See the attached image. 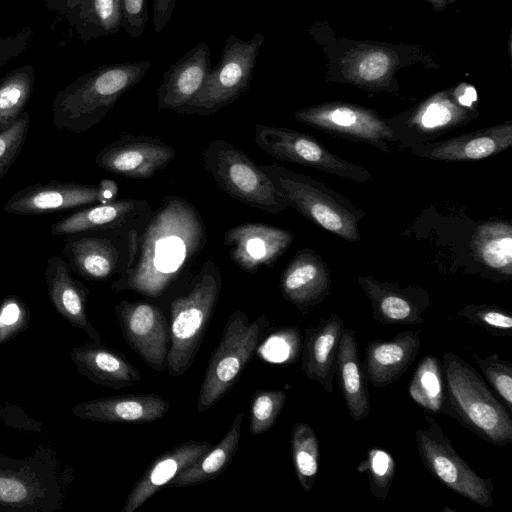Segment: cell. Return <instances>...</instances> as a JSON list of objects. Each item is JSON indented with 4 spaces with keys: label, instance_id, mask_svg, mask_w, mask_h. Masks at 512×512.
Returning a JSON list of instances; mask_svg holds the SVG:
<instances>
[{
    "label": "cell",
    "instance_id": "5b68a950",
    "mask_svg": "<svg viewBox=\"0 0 512 512\" xmlns=\"http://www.w3.org/2000/svg\"><path fill=\"white\" fill-rule=\"evenodd\" d=\"M60 462L52 449L38 446L18 459L0 454V512H55L64 504Z\"/></svg>",
    "mask_w": 512,
    "mask_h": 512
},
{
    "label": "cell",
    "instance_id": "7dc6e473",
    "mask_svg": "<svg viewBox=\"0 0 512 512\" xmlns=\"http://www.w3.org/2000/svg\"><path fill=\"white\" fill-rule=\"evenodd\" d=\"M177 0H153V28L160 33L170 21Z\"/></svg>",
    "mask_w": 512,
    "mask_h": 512
},
{
    "label": "cell",
    "instance_id": "9a60e30c",
    "mask_svg": "<svg viewBox=\"0 0 512 512\" xmlns=\"http://www.w3.org/2000/svg\"><path fill=\"white\" fill-rule=\"evenodd\" d=\"M295 120L326 134L352 142L365 143L389 153L387 142H395L391 129L376 113L345 104L299 110Z\"/></svg>",
    "mask_w": 512,
    "mask_h": 512
},
{
    "label": "cell",
    "instance_id": "f6af8a7d",
    "mask_svg": "<svg viewBox=\"0 0 512 512\" xmlns=\"http://www.w3.org/2000/svg\"><path fill=\"white\" fill-rule=\"evenodd\" d=\"M388 57L382 52L367 55L359 64L358 73L362 80L375 81L387 72Z\"/></svg>",
    "mask_w": 512,
    "mask_h": 512
},
{
    "label": "cell",
    "instance_id": "8fae6325",
    "mask_svg": "<svg viewBox=\"0 0 512 512\" xmlns=\"http://www.w3.org/2000/svg\"><path fill=\"white\" fill-rule=\"evenodd\" d=\"M255 142L270 156L318 169L358 183L373 179L370 171L333 154L312 135L285 127L255 125Z\"/></svg>",
    "mask_w": 512,
    "mask_h": 512
},
{
    "label": "cell",
    "instance_id": "7a4b0ae2",
    "mask_svg": "<svg viewBox=\"0 0 512 512\" xmlns=\"http://www.w3.org/2000/svg\"><path fill=\"white\" fill-rule=\"evenodd\" d=\"M151 64L148 60L108 64L79 77L55 95L54 126L83 133L97 125L141 81Z\"/></svg>",
    "mask_w": 512,
    "mask_h": 512
},
{
    "label": "cell",
    "instance_id": "52a82bcc",
    "mask_svg": "<svg viewBox=\"0 0 512 512\" xmlns=\"http://www.w3.org/2000/svg\"><path fill=\"white\" fill-rule=\"evenodd\" d=\"M268 325L265 315L252 321L240 310L229 315L207 364L196 403L198 412H206L237 383Z\"/></svg>",
    "mask_w": 512,
    "mask_h": 512
},
{
    "label": "cell",
    "instance_id": "b9f144b4",
    "mask_svg": "<svg viewBox=\"0 0 512 512\" xmlns=\"http://www.w3.org/2000/svg\"><path fill=\"white\" fill-rule=\"evenodd\" d=\"M30 115L23 112L7 129L0 130V181L18 158L28 134Z\"/></svg>",
    "mask_w": 512,
    "mask_h": 512
},
{
    "label": "cell",
    "instance_id": "1f68e13d",
    "mask_svg": "<svg viewBox=\"0 0 512 512\" xmlns=\"http://www.w3.org/2000/svg\"><path fill=\"white\" fill-rule=\"evenodd\" d=\"M475 258L497 274L512 276V226L503 220L482 222L471 241Z\"/></svg>",
    "mask_w": 512,
    "mask_h": 512
},
{
    "label": "cell",
    "instance_id": "30bf717a",
    "mask_svg": "<svg viewBox=\"0 0 512 512\" xmlns=\"http://www.w3.org/2000/svg\"><path fill=\"white\" fill-rule=\"evenodd\" d=\"M428 427L417 429L415 439L423 466L454 493L489 508L493 504L494 484L479 476L454 449L439 424L426 416Z\"/></svg>",
    "mask_w": 512,
    "mask_h": 512
},
{
    "label": "cell",
    "instance_id": "f546056e",
    "mask_svg": "<svg viewBox=\"0 0 512 512\" xmlns=\"http://www.w3.org/2000/svg\"><path fill=\"white\" fill-rule=\"evenodd\" d=\"M144 201L133 199L92 205L73 212L53 223L50 233L54 237L88 231H109L120 227Z\"/></svg>",
    "mask_w": 512,
    "mask_h": 512
},
{
    "label": "cell",
    "instance_id": "2e32d148",
    "mask_svg": "<svg viewBox=\"0 0 512 512\" xmlns=\"http://www.w3.org/2000/svg\"><path fill=\"white\" fill-rule=\"evenodd\" d=\"M175 149L151 136L122 135L104 147L95 157L103 170L130 179H149L166 167Z\"/></svg>",
    "mask_w": 512,
    "mask_h": 512
},
{
    "label": "cell",
    "instance_id": "f35d334b",
    "mask_svg": "<svg viewBox=\"0 0 512 512\" xmlns=\"http://www.w3.org/2000/svg\"><path fill=\"white\" fill-rule=\"evenodd\" d=\"M468 322L479 325L493 336L512 337V316L509 310L488 304H468L456 312Z\"/></svg>",
    "mask_w": 512,
    "mask_h": 512
},
{
    "label": "cell",
    "instance_id": "e575fe53",
    "mask_svg": "<svg viewBox=\"0 0 512 512\" xmlns=\"http://www.w3.org/2000/svg\"><path fill=\"white\" fill-rule=\"evenodd\" d=\"M291 455L297 479L306 492L312 490L319 469V442L307 423H296L291 431Z\"/></svg>",
    "mask_w": 512,
    "mask_h": 512
},
{
    "label": "cell",
    "instance_id": "7402d4cb",
    "mask_svg": "<svg viewBox=\"0 0 512 512\" xmlns=\"http://www.w3.org/2000/svg\"><path fill=\"white\" fill-rule=\"evenodd\" d=\"M44 276L49 299L56 311L70 325L83 330L93 342L102 343L100 333L87 315L89 290L72 276L67 261L57 255L49 257Z\"/></svg>",
    "mask_w": 512,
    "mask_h": 512
},
{
    "label": "cell",
    "instance_id": "4fadbf2b",
    "mask_svg": "<svg viewBox=\"0 0 512 512\" xmlns=\"http://www.w3.org/2000/svg\"><path fill=\"white\" fill-rule=\"evenodd\" d=\"M118 185L103 179L98 185L75 181L51 180L24 187L4 204V210L14 215H41L116 200Z\"/></svg>",
    "mask_w": 512,
    "mask_h": 512
},
{
    "label": "cell",
    "instance_id": "4316f807",
    "mask_svg": "<svg viewBox=\"0 0 512 512\" xmlns=\"http://www.w3.org/2000/svg\"><path fill=\"white\" fill-rule=\"evenodd\" d=\"M104 232L88 231L64 237L62 254L71 270L85 279L104 281L117 271L120 252Z\"/></svg>",
    "mask_w": 512,
    "mask_h": 512
},
{
    "label": "cell",
    "instance_id": "9c48e42d",
    "mask_svg": "<svg viewBox=\"0 0 512 512\" xmlns=\"http://www.w3.org/2000/svg\"><path fill=\"white\" fill-rule=\"evenodd\" d=\"M203 162L219 188L234 199L272 214L288 208L268 175L231 143L211 140L203 152Z\"/></svg>",
    "mask_w": 512,
    "mask_h": 512
},
{
    "label": "cell",
    "instance_id": "3957f363",
    "mask_svg": "<svg viewBox=\"0 0 512 512\" xmlns=\"http://www.w3.org/2000/svg\"><path fill=\"white\" fill-rule=\"evenodd\" d=\"M441 363L449 416L492 445L511 443L510 414L480 375L454 352H445Z\"/></svg>",
    "mask_w": 512,
    "mask_h": 512
},
{
    "label": "cell",
    "instance_id": "74e56055",
    "mask_svg": "<svg viewBox=\"0 0 512 512\" xmlns=\"http://www.w3.org/2000/svg\"><path fill=\"white\" fill-rule=\"evenodd\" d=\"M358 470L367 472L372 495L385 500L395 474L393 456L384 449L373 447L367 451V457L360 463Z\"/></svg>",
    "mask_w": 512,
    "mask_h": 512
},
{
    "label": "cell",
    "instance_id": "836d02e7",
    "mask_svg": "<svg viewBox=\"0 0 512 512\" xmlns=\"http://www.w3.org/2000/svg\"><path fill=\"white\" fill-rule=\"evenodd\" d=\"M31 65L13 70L0 80V130L10 127L23 113L34 88Z\"/></svg>",
    "mask_w": 512,
    "mask_h": 512
},
{
    "label": "cell",
    "instance_id": "4dcf8cb0",
    "mask_svg": "<svg viewBox=\"0 0 512 512\" xmlns=\"http://www.w3.org/2000/svg\"><path fill=\"white\" fill-rule=\"evenodd\" d=\"M244 413H237L224 437L167 486L184 488L199 485L220 475L231 463L239 445Z\"/></svg>",
    "mask_w": 512,
    "mask_h": 512
},
{
    "label": "cell",
    "instance_id": "6da1fadb",
    "mask_svg": "<svg viewBox=\"0 0 512 512\" xmlns=\"http://www.w3.org/2000/svg\"><path fill=\"white\" fill-rule=\"evenodd\" d=\"M206 241L198 210L181 197H165L140 234L130 231L127 261L111 289L161 296L196 259Z\"/></svg>",
    "mask_w": 512,
    "mask_h": 512
},
{
    "label": "cell",
    "instance_id": "83f0119b",
    "mask_svg": "<svg viewBox=\"0 0 512 512\" xmlns=\"http://www.w3.org/2000/svg\"><path fill=\"white\" fill-rule=\"evenodd\" d=\"M343 329V319L337 314H331L317 326L304 330L302 370L309 380L320 383L327 393L333 391L335 360Z\"/></svg>",
    "mask_w": 512,
    "mask_h": 512
},
{
    "label": "cell",
    "instance_id": "603a6c76",
    "mask_svg": "<svg viewBox=\"0 0 512 512\" xmlns=\"http://www.w3.org/2000/svg\"><path fill=\"white\" fill-rule=\"evenodd\" d=\"M420 347V331L411 330L402 331L390 340L367 343L361 362L366 380L376 387L396 382L414 362Z\"/></svg>",
    "mask_w": 512,
    "mask_h": 512
},
{
    "label": "cell",
    "instance_id": "d6a6232c",
    "mask_svg": "<svg viewBox=\"0 0 512 512\" xmlns=\"http://www.w3.org/2000/svg\"><path fill=\"white\" fill-rule=\"evenodd\" d=\"M442 363L432 355L421 359L413 373L408 393L423 409L430 413L449 416Z\"/></svg>",
    "mask_w": 512,
    "mask_h": 512
},
{
    "label": "cell",
    "instance_id": "60d3db41",
    "mask_svg": "<svg viewBox=\"0 0 512 512\" xmlns=\"http://www.w3.org/2000/svg\"><path fill=\"white\" fill-rule=\"evenodd\" d=\"M477 366L495 392L502 398L506 408L512 411V365L498 354L487 357L473 354Z\"/></svg>",
    "mask_w": 512,
    "mask_h": 512
},
{
    "label": "cell",
    "instance_id": "cb8c5ba5",
    "mask_svg": "<svg viewBox=\"0 0 512 512\" xmlns=\"http://www.w3.org/2000/svg\"><path fill=\"white\" fill-rule=\"evenodd\" d=\"M78 373L96 385L114 390L142 382V373L120 351L102 343L86 342L70 352Z\"/></svg>",
    "mask_w": 512,
    "mask_h": 512
},
{
    "label": "cell",
    "instance_id": "d6986e66",
    "mask_svg": "<svg viewBox=\"0 0 512 512\" xmlns=\"http://www.w3.org/2000/svg\"><path fill=\"white\" fill-rule=\"evenodd\" d=\"M512 145V122L482 128L440 141L418 144L414 155L436 161L467 162L499 154Z\"/></svg>",
    "mask_w": 512,
    "mask_h": 512
},
{
    "label": "cell",
    "instance_id": "7bdbcfd3",
    "mask_svg": "<svg viewBox=\"0 0 512 512\" xmlns=\"http://www.w3.org/2000/svg\"><path fill=\"white\" fill-rule=\"evenodd\" d=\"M122 28L133 39L143 34L148 22L147 0H121Z\"/></svg>",
    "mask_w": 512,
    "mask_h": 512
},
{
    "label": "cell",
    "instance_id": "ffe728a7",
    "mask_svg": "<svg viewBox=\"0 0 512 512\" xmlns=\"http://www.w3.org/2000/svg\"><path fill=\"white\" fill-rule=\"evenodd\" d=\"M283 298L301 313L325 300L331 290V272L316 251L302 249L288 262L280 277Z\"/></svg>",
    "mask_w": 512,
    "mask_h": 512
},
{
    "label": "cell",
    "instance_id": "ba28073f",
    "mask_svg": "<svg viewBox=\"0 0 512 512\" xmlns=\"http://www.w3.org/2000/svg\"><path fill=\"white\" fill-rule=\"evenodd\" d=\"M264 43L265 37L261 32L249 40L230 35L225 40L220 60L209 70L200 90L176 112L209 116L238 100L250 88L256 61Z\"/></svg>",
    "mask_w": 512,
    "mask_h": 512
},
{
    "label": "cell",
    "instance_id": "7c38bea8",
    "mask_svg": "<svg viewBox=\"0 0 512 512\" xmlns=\"http://www.w3.org/2000/svg\"><path fill=\"white\" fill-rule=\"evenodd\" d=\"M477 99L475 88L466 86L455 101L433 99L406 116L384 119V122L391 129L396 143L412 148L473 120L477 115L474 108Z\"/></svg>",
    "mask_w": 512,
    "mask_h": 512
},
{
    "label": "cell",
    "instance_id": "f1b7e54d",
    "mask_svg": "<svg viewBox=\"0 0 512 512\" xmlns=\"http://www.w3.org/2000/svg\"><path fill=\"white\" fill-rule=\"evenodd\" d=\"M335 373L352 419L359 422L368 417L371 408L369 390L352 329H343L336 354Z\"/></svg>",
    "mask_w": 512,
    "mask_h": 512
},
{
    "label": "cell",
    "instance_id": "5bb4252c",
    "mask_svg": "<svg viewBox=\"0 0 512 512\" xmlns=\"http://www.w3.org/2000/svg\"><path fill=\"white\" fill-rule=\"evenodd\" d=\"M115 314L127 345L154 371L167 370L170 330L161 309L149 302L122 300Z\"/></svg>",
    "mask_w": 512,
    "mask_h": 512
},
{
    "label": "cell",
    "instance_id": "8992f818",
    "mask_svg": "<svg viewBox=\"0 0 512 512\" xmlns=\"http://www.w3.org/2000/svg\"><path fill=\"white\" fill-rule=\"evenodd\" d=\"M222 278L214 261L202 266L191 289L170 306V347L167 371L182 376L194 362L220 297Z\"/></svg>",
    "mask_w": 512,
    "mask_h": 512
},
{
    "label": "cell",
    "instance_id": "e0dca14e",
    "mask_svg": "<svg viewBox=\"0 0 512 512\" xmlns=\"http://www.w3.org/2000/svg\"><path fill=\"white\" fill-rule=\"evenodd\" d=\"M293 241L294 234L289 230L262 223L240 224L224 235L230 258L250 274L272 267Z\"/></svg>",
    "mask_w": 512,
    "mask_h": 512
},
{
    "label": "cell",
    "instance_id": "d590c367",
    "mask_svg": "<svg viewBox=\"0 0 512 512\" xmlns=\"http://www.w3.org/2000/svg\"><path fill=\"white\" fill-rule=\"evenodd\" d=\"M302 341V334L297 327H281L259 343L256 352L266 362L290 364L299 358Z\"/></svg>",
    "mask_w": 512,
    "mask_h": 512
},
{
    "label": "cell",
    "instance_id": "484cf974",
    "mask_svg": "<svg viewBox=\"0 0 512 512\" xmlns=\"http://www.w3.org/2000/svg\"><path fill=\"white\" fill-rule=\"evenodd\" d=\"M210 55L200 42L170 66L156 91L158 110L177 111L194 97L211 69Z\"/></svg>",
    "mask_w": 512,
    "mask_h": 512
},
{
    "label": "cell",
    "instance_id": "ab89813d",
    "mask_svg": "<svg viewBox=\"0 0 512 512\" xmlns=\"http://www.w3.org/2000/svg\"><path fill=\"white\" fill-rule=\"evenodd\" d=\"M84 19L90 35H111L122 28L121 0H86Z\"/></svg>",
    "mask_w": 512,
    "mask_h": 512
},
{
    "label": "cell",
    "instance_id": "d4e9b609",
    "mask_svg": "<svg viewBox=\"0 0 512 512\" xmlns=\"http://www.w3.org/2000/svg\"><path fill=\"white\" fill-rule=\"evenodd\" d=\"M211 447L205 440H189L155 458L132 487L121 512H134Z\"/></svg>",
    "mask_w": 512,
    "mask_h": 512
},
{
    "label": "cell",
    "instance_id": "ee69618b",
    "mask_svg": "<svg viewBox=\"0 0 512 512\" xmlns=\"http://www.w3.org/2000/svg\"><path fill=\"white\" fill-rule=\"evenodd\" d=\"M31 35V28L26 27L17 33L0 39V68L26 49Z\"/></svg>",
    "mask_w": 512,
    "mask_h": 512
},
{
    "label": "cell",
    "instance_id": "bcb514c9",
    "mask_svg": "<svg viewBox=\"0 0 512 512\" xmlns=\"http://www.w3.org/2000/svg\"><path fill=\"white\" fill-rule=\"evenodd\" d=\"M25 304L17 297L6 298L0 307V330H10L15 324H23L25 318Z\"/></svg>",
    "mask_w": 512,
    "mask_h": 512
},
{
    "label": "cell",
    "instance_id": "44dd1931",
    "mask_svg": "<svg viewBox=\"0 0 512 512\" xmlns=\"http://www.w3.org/2000/svg\"><path fill=\"white\" fill-rule=\"evenodd\" d=\"M170 403L154 393L99 397L74 405L78 418L102 423L144 424L162 419Z\"/></svg>",
    "mask_w": 512,
    "mask_h": 512
},
{
    "label": "cell",
    "instance_id": "8d00e7d4",
    "mask_svg": "<svg viewBox=\"0 0 512 512\" xmlns=\"http://www.w3.org/2000/svg\"><path fill=\"white\" fill-rule=\"evenodd\" d=\"M286 401L284 390L259 389L250 404L249 429L253 436L268 431L276 422Z\"/></svg>",
    "mask_w": 512,
    "mask_h": 512
},
{
    "label": "cell",
    "instance_id": "ac0fdd59",
    "mask_svg": "<svg viewBox=\"0 0 512 512\" xmlns=\"http://www.w3.org/2000/svg\"><path fill=\"white\" fill-rule=\"evenodd\" d=\"M358 283L371 303L373 319L385 325H415L425 322L431 305L427 290L416 285L402 287L373 276H359Z\"/></svg>",
    "mask_w": 512,
    "mask_h": 512
},
{
    "label": "cell",
    "instance_id": "277c9868",
    "mask_svg": "<svg viewBox=\"0 0 512 512\" xmlns=\"http://www.w3.org/2000/svg\"><path fill=\"white\" fill-rule=\"evenodd\" d=\"M288 207L320 228L347 241H359V223L364 210L322 182L302 173L271 163L261 164Z\"/></svg>",
    "mask_w": 512,
    "mask_h": 512
}]
</instances>
